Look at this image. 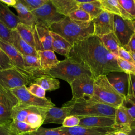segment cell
<instances>
[{
	"label": "cell",
	"mask_w": 135,
	"mask_h": 135,
	"mask_svg": "<svg viewBox=\"0 0 135 135\" xmlns=\"http://www.w3.org/2000/svg\"><path fill=\"white\" fill-rule=\"evenodd\" d=\"M15 30L23 40L31 46L35 48L34 37L31 25L19 23Z\"/></svg>",
	"instance_id": "obj_32"
},
{
	"label": "cell",
	"mask_w": 135,
	"mask_h": 135,
	"mask_svg": "<svg viewBox=\"0 0 135 135\" xmlns=\"http://www.w3.org/2000/svg\"><path fill=\"white\" fill-rule=\"evenodd\" d=\"M118 131H117V132H112V133H111L108 135H117V132Z\"/></svg>",
	"instance_id": "obj_55"
},
{
	"label": "cell",
	"mask_w": 135,
	"mask_h": 135,
	"mask_svg": "<svg viewBox=\"0 0 135 135\" xmlns=\"http://www.w3.org/2000/svg\"><path fill=\"white\" fill-rule=\"evenodd\" d=\"M117 62L119 67L127 74L135 75V64L126 61L119 56L117 57Z\"/></svg>",
	"instance_id": "obj_37"
},
{
	"label": "cell",
	"mask_w": 135,
	"mask_h": 135,
	"mask_svg": "<svg viewBox=\"0 0 135 135\" xmlns=\"http://www.w3.org/2000/svg\"><path fill=\"white\" fill-rule=\"evenodd\" d=\"M77 2L78 3V8L81 9L88 13L92 20L97 17L103 11L101 7L100 0H77Z\"/></svg>",
	"instance_id": "obj_28"
},
{
	"label": "cell",
	"mask_w": 135,
	"mask_h": 135,
	"mask_svg": "<svg viewBox=\"0 0 135 135\" xmlns=\"http://www.w3.org/2000/svg\"><path fill=\"white\" fill-rule=\"evenodd\" d=\"M124 97L111 85L106 75L94 79L93 94L89 97L93 100L116 109L122 104Z\"/></svg>",
	"instance_id": "obj_4"
},
{
	"label": "cell",
	"mask_w": 135,
	"mask_h": 135,
	"mask_svg": "<svg viewBox=\"0 0 135 135\" xmlns=\"http://www.w3.org/2000/svg\"><path fill=\"white\" fill-rule=\"evenodd\" d=\"M130 54H131V55L133 60H134V61L135 62V53H130Z\"/></svg>",
	"instance_id": "obj_53"
},
{
	"label": "cell",
	"mask_w": 135,
	"mask_h": 135,
	"mask_svg": "<svg viewBox=\"0 0 135 135\" xmlns=\"http://www.w3.org/2000/svg\"><path fill=\"white\" fill-rule=\"evenodd\" d=\"M0 48L9 57L14 67L20 71L22 74L26 76L32 81V82H33L26 70L22 55L14 47V46L11 43L0 38Z\"/></svg>",
	"instance_id": "obj_13"
},
{
	"label": "cell",
	"mask_w": 135,
	"mask_h": 135,
	"mask_svg": "<svg viewBox=\"0 0 135 135\" xmlns=\"http://www.w3.org/2000/svg\"><path fill=\"white\" fill-rule=\"evenodd\" d=\"M36 135H68L64 132L59 129L56 128H44L40 127L38 129L34 131Z\"/></svg>",
	"instance_id": "obj_40"
},
{
	"label": "cell",
	"mask_w": 135,
	"mask_h": 135,
	"mask_svg": "<svg viewBox=\"0 0 135 135\" xmlns=\"http://www.w3.org/2000/svg\"><path fill=\"white\" fill-rule=\"evenodd\" d=\"M83 74H91V73L82 64L67 57L52 68L49 72V75L61 79L70 84L74 79Z\"/></svg>",
	"instance_id": "obj_6"
},
{
	"label": "cell",
	"mask_w": 135,
	"mask_h": 135,
	"mask_svg": "<svg viewBox=\"0 0 135 135\" xmlns=\"http://www.w3.org/2000/svg\"><path fill=\"white\" fill-rule=\"evenodd\" d=\"M27 89L28 91L33 95L38 98H46L45 97L46 91L44 90L39 85L33 82L30 84V86L28 87H27Z\"/></svg>",
	"instance_id": "obj_41"
},
{
	"label": "cell",
	"mask_w": 135,
	"mask_h": 135,
	"mask_svg": "<svg viewBox=\"0 0 135 135\" xmlns=\"http://www.w3.org/2000/svg\"><path fill=\"white\" fill-rule=\"evenodd\" d=\"M18 103L17 99L11 91L0 85V105L12 109Z\"/></svg>",
	"instance_id": "obj_31"
},
{
	"label": "cell",
	"mask_w": 135,
	"mask_h": 135,
	"mask_svg": "<svg viewBox=\"0 0 135 135\" xmlns=\"http://www.w3.org/2000/svg\"><path fill=\"white\" fill-rule=\"evenodd\" d=\"M120 5L131 17L135 19V0H118Z\"/></svg>",
	"instance_id": "obj_38"
},
{
	"label": "cell",
	"mask_w": 135,
	"mask_h": 135,
	"mask_svg": "<svg viewBox=\"0 0 135 135\" xmlns=\"http://www.w3.org/2000/svg\"><path fill=\"white\" fill-rule=\"evenodd\" d=\"M94 78L91 74H83L73 80L71 86L73 99L91 97L94 92Z\"/></svg>",
	"instance_id": "obj_8"
},
{
	"label": "cell",
	"mask_w": 135,
	"mask_h": 135,
	"mask_svg": "<svg viewBox=\"0 0 135 135\" xmlns=\"http://www.w3.org/2000/svg\"><path fill=\"white\" fill-rule=\"evenodd\" d=\"M59 128L68 135H108L111 133L118 131L113 128L89 127L80 126L72 128H66L61 126Z\"/></svg>",
	"instance_id": "obj_15"
},
{
	"label": "cell",
	"mask_w": 135,
	"mask_h": 135,
	"mask_svg": "<svg viewBox=\"0 0 135 135\" xmlns=\"http://www.w3.org/2000/svg\"><path fill=\"white\" fill-rule=\"evenodd\" d=\"M51 35L52 38V46L53 51L56 52L66 57L70 53L73 45L63 37L54 32L51 31Z\"/></svg>",
	"instance_id": "obj_25"
},
{
	"label": "cell",
	"mask_w": 135,
	"mask_h": 135,
	"mask_svg": "<svg viewBox=\"0 0 135 135\" xmlns=\"http://www.w3.org/2000/svg\"><path fill=\"white\" fill-rule=\"evenodd\" d=\"M11 31L0 21V38L11 43Z\"/></svg>",
	"instance_id": "obj_44"
},
{
	"label": "cell",
	"mask_w": 135,
	"mask_h": 135,
	"mask_svg": "<svg viewBox=\"0 0 135 135\" xmlns=\"http://www.w3.org/2000/svg\"><path fill=\"white\" fill-rule=\"evenodd\" d=\"M21 135H36V134H35L34 131V132H28V133H26L25 134H23Z\"/></svg>",
	"instance_id": "obj_52"
},
{
	"label": "cell",
	"mask_w": 135,
	"mask_h": 135,
	"mask_svg": "<svg viewBox=\"0 0 135 135\" xmlns=\"http://www.w3.org/2000/svg\"><path fill=\"white\" fill-rule=\"evenodd\" d=\"M131 121L126 109L121 105L116 109L113 128L118 131L128 133L131 130Z\"/></svg>",
	"instance_id": "obj_19"
},
{
	"label": "cell",
	"mask_w": 135,
	"mask_h": 135,
	"mask_svg": "<svg viewBox=\"0 0 135 135\" xmlns=\"http://www.w3.org/2000/svg\"><path fill=\"white\" fill-rule=\"evenodd\" d=\"M124 49L130 53H135V34H134L131 37L127 45Z\"/></svg>",
	"instance_id": "obj_47"
},
{
	"label": "cell",
	"mask_w": 135,
	"mask_h": 135,
	"mask_svg": "<svg viewBox=\"0 0 135 135\" xmlns=\"http://www.w3.org/2000/svg\"><path fill=\"white\" fill-rule=\"evenodd\" d=\"M9 127L11 131L14 135H21L36 131L28 124L15 120H13Z\"/></svg>",
	"instance_id": "obj_34"
},
{
	"label": "cell",
	"mask_w": 135,
	"mask_h": 135,
	"mask_svg": "<svg viewBox=\"0 0 135 135\" xmlns=\"http://www.w3.org/2000/svg\"><path fill=\"white\" fill-rule=\"evenodd\" d=\"M128 93L135 97V75L128 74Z\"/></svg>",
	"instance_id": "obj_46"
},
{
	"label": "cell",
	"mask_w": 135,
	"mask_h": 135,
	"mask_svg": "<svg viewBox=\"0 0 135 135\" xmlns=\"http://www.w3.org/2000/svg\"><path fill=\"white\" fill-rule=\"evenodd\" d=\"M67 57L82 64L94 79L113 72H123L118 65L117 56L105 47L99 37L94 35L74 43Z\"/></svg>",
	"instance_id": "obj_1"
},
{
	"label": "cell",
	"mask_w": 135,
	"mask_h": 135,
	"mask_svg": "<svg viewBox=\"0 0 135 135\" xmlns=\"http://www.w3.org/2000/svg\"><path fill=\"white\" fill-rule=\"evenodd\" d=\"M114 31L121 46L126 47L131 36L134 34L132 20L122 18L120 16L113 15Z\"/></svg>",
	"instance_id": "obj_11"
},
{
	"label": "cell",
	"mask_w": 135,
	"mask_h": 135,
	"mask_svg": "<svg viewBox=\"0 0 135 135\" xmlns=\"http://www.w3.org/2000/svg\"><path fill=\"white\" fill-rule=\"evenodd\" d=\"M72 108L70 115L78 116L79 118L87 117L104 116L115 117L116 108L98 102L89 97L77 99H72L63 104Z\"/></svg>",
	"instance_id": "obj_3"
},
{
	"label": "cell",
	"mask_w": 135,
	"mask_h": 135,
	"mask_svg": "<svg viewBox=\"0 0 135 135\" xmlns=\"http://www.w3.org/2000/svg\"><path fill=\"white\" fill-rule=\"evenodd\" d=\"M0 2L5 4L7 6H10L13 7L16 4L17 0H0Z\"/></svg>",
	"instance_id": "obj_49"
},
{
	"label": "cell",
	"mask_w": 135,
	"mask_h": 135,
	"mask_svg": "<svg viewBox=\"0 0 135 135\" xmlns=\"http://www.w3.org/2000/svg\"><path fill=\"white\" fill-rule=\"evenodd\" d=\"M117 135H129V134L127 133H126V132H121V131H118L117 132Z\"/></svg>",
	"instance_id": "obj_51"
},
{
	"label": "cell",
	"mask_w": 135,
	"mask_h": 135,
	"mask_svg": "<svg viewBox=\"0 0 135 135\" xmlns=\"http://www.w3.org/2000/svg\"><path fill=\"white\" fill-rule=\"evenodd\" d=\"M80 120V118L78 116L70 115L64 119L62 126L66 128H72L78 126L79 124Z\"/></svg>",
	"instance_id": "obj_42"
},
{
	"label": "cell",
	"mask_w": 135,
	"mask_h": 135,
	"mask_svg": "<svg viewBox=\"0 0 135 135\" xmlns=\"http://www.w3.org/2000/svg\"><path fill=\"white\" fill-rule=\"evenodd\" d=\"M68 17L72 20L82 22H90L92 21L88 13L79 8L71 13Z\"/></svg>",
	"instance_id": "obj_35"
},
{
	"label": "cell",
	"mask_w": 135,
	"mask_h": 135,
	"mask_svg": "<svg viewBox=\"0 0 135 135\" xmlns=\"http://www.w3.org/2000/svg\"><path fill=\"white\" fill-rule=\"evenodd\" d=\"M13 7L17 13V16L20 23L28 25H33L37 23L35 16L20 0H17V2Z\"/></svg>",
	"instance_id": "obj_26"
},
{
	"label": "cell",
	"mask_w": 135,
	"mask_h": 135,
	"mask_svg": "<svg viewBox=\"0 0 135 135\" xmlns=\"http://www.w3.org/2000/svg\"><path fill=\"white\" fill-rule=\"evenodd\" d=\"M129 135H135V127L131 128L130 131L128 133Z\"/></svg>",
	"instance_id": "obj_50"
},
{
	"label": "cell",
	"mask_w": 135,
	"mask_h": 135,
	"mask_svg": "<svg viewBox=\"0 0 135 135\" xmlns=\"http://www.w3.org/2000/svg\"><path fill=\"white\" fill-rule=\"evenodd\" d=\"M118 56L126 61H127L135 64V62L133 60L130 53L122 46H120L119 49Z\"/></svg>",
	"instance_id": "obj_45"
},
{
	"label": "cell",
	"mask_w": 135,
	"mask_h": 135,
	"mask_svg": "<svg viewBox=\"0 0 135 135\" xmlns=\"http://www.w3.org/2000/svg\"><path fill=\"white\" fill-rule=\"evenodd\" d=\"M113 73L106 75L108 81L120 94L126 96L128 89V74L124 72Z\"/></svg>",
	"instance_id": "obj_20"
},
{
	"label": "cell",
	"mask_w": 135,
	"mask_h": 135,
	"mask_svg": "<svg viewBox=\"0 0 135 135\" xmlns=\"http://www.w3.org/2000/svg\"><path fill=\"white\" fill-rule=\"evenodd\" d=\"M105 47L112 54L118 56V50L120 45L114 32L100 37Z\"/></svg>",
	"instance_id": "obj_29"
},
{
	"label": "cell",
	"mask_w": 135,
	"mask_h": 135,
	"mask_svg": "<svg viewBox=\"0 0 135 135\" xmlns=\"http://www.w3.org/2000/svg\"><path fill=\"white\" fill-rule=\"evenodd\" d=\"M31 83L29 78L14 67L0 70V85L6 89L10 90Z\"/></svg>",
	"instance_id": "obj_7"
},
{
	"label": "cell",
	"mask_w": 135,
	"mask_h": 135,
	"mask_svg": "<svg viewBox=\"0 0 135 135\" xmlns=\"http://www.w3.org/2000/svg\"><path fill=\"white\" fill-rule=\"evenodd\" d=\"M10 91L17 99L20 103L44 108L55 107L50 99L41 98L32 94L28 91L26 86L14 88Z\"/></svg>",
	"instance_id": "obj_9"
},
{
	"label": "cell",
	"mask_w": 135,
	"mask_h": 135,
	"mask_svg": "<svg viewBox=\"0 0 135 135\" xmlns=\"http://www.w3.org/2000/svg\"><path fill=\"white\" fill-rule=\"evenodd\" d=\"M132 23H133V28H134V34H135V19L132 20Z\"/></svg>",
	"instance_id": "obj_54"
},
{
	"label": "cell",
	"mask_w": 135,
	"mask_h": 135,
	"mask_svg": "<svg viewBox=\"0 0 135 135\" xmlns=\"http://www.w3.org/2000/svg\"><path fill=\"white\" fill-rule=\"evenodd\" d=\"M52 4L60 14L68 16L71 13L78 9L77 0H51Z\"/></svg>",
	"instance_id": "obj_27"
},
{
	"label": "cell",
	"mask_w": 135,
	"mask_h": 135,
	"mask_svg": "<svg viewBox=\"0 0 135 135\" xmlns=\"http://www.w3.org/2000/svg\"><path fill=\"white\" fill-rule=\"evenodd\" d=\"M25 67L30 76L34 80L41 76L49 75L41 68L38 56L30 55H22Z\"/></svg>",
	"instance_id": "obj_17"
},
{
	"label": "cell",
	"mask_w": 135,
	"mask_h": 135,
	"mask_svg": "<svg viewBox=\"0 0 135 135\" xmlns=\"http://www.w3.org/2000/svg\"><path fill=\"white\" fill-rule=\"evenodd\" d=\"M92 21L94 27V35L100 37L104 35L113 32V14L103 11Z\"/></svg>",
	"instance_id": "obj_14"
},
{
	"label": "cell",
	"mask_w": 135,
	"mask_h": 135,
	"mask_svg": "<svg viewBox=\"0 0 135 135\" xmlns=\"http://www.w3.org/2000/svg\"><path fill=\"white\" fill-rule=\"evenodd\" d=\"M46 109L18 103L12 109V119L24 122L36 130L43 124Z\"/></svg>",
	"instance_id": "obj_5"
},
{
	"label": "cell",
	"mask_w": 135,
	"mask_h": 135,
	"mask_svg": "<svg viewBox=\"0 0 135 135\" xmlns=\"http://www.w3.org/2000/svg\"><path fill=\"white\" fill-rule=\"evenodd\" d=\"M0 21L9 30L15 29L20 23L17 15H15L5 4L0 2Z\"/></svg>",
	"instance_id": "obj_23"
},
{
	"label": "cell",
	"mask_w": 135,
	"mask_h": 135,
	"mask_svg": "<svg viewBox=\"0 0 135 135\" xmlns=\"http://www.w3.org/2000/svg\"><path fill=\"white\" fill-rule=\"evenodd\" d=\"M102 11L120 16L123 19L133 20L131 17L120 5L118 0H100Z\"/></svg>",
	"instance_id": "obj_22"
},
{
	"label": "cell",
	"mask_w": 135,
	"mask_h": 135,
	"mask_svg": "<svg viewBox=\"0 0 135 135\" xmlns=\"http://www.w3.org/2000/svg\"><path fill=\"white\" fill-rule=\"evenodd\" d=\"M31 12L35 16L37 23L44 25L49 29L52 24L65 17L56 12L51 0Z\"/></svg>",
	"instance_id": "obj_10"
},
{
	"label": "cell",
	"mask_w": 135,
	"mask_h": 135,
	"mask_svg": "<svg viewBox=\"0 0 135 135\" xmlns=\"http://www.w3.org/2000/svg\"><path fill=\"white\" fill-rule=\"evenodd\" d=\"M20 2L31 12L37 9L49 0H20Z\"/></svg>",
	"instance_id": "obj_39"
},
{
	"label": "cell",
	"mask_w": 135,
	"mask_h": 135,
	"mask_svg": "<svg viewBox=\"0 0 135 135\" xmlns=\"http://www.w3.org/2000/svg\"><path fill=\"white\" fill-rule=\"evenodd\" d=\"M31 26L36 51H53L52 46V38L50 29L38 23H36L35 24L31 25Z\"/></svg>",
	"instance_id": "obj_12"
},
{
	"label": "cell",
	"mask_w": 135,
	"mask_h": 135,
	"mask_svg": "<svg viewBox=\"0 0 135 135\" xmlns=\"http://www.w3.org/2000/svg\"><path fill=\"white\" fill-rule=\"evenodd\" d=\"M12 109L0 105V125L9 126L13 121L11 117Z\"/></svg>",
	"instance_id": "obj_36"
},
{
	"label": "cell",
	"mask_w": 135,
	"mask_h": 135,
	"mask_svg": "<svg viewBox=\"0 0 135 135\" xmlns=\"http://www.w3.org/2000/svg\"><path fill=\"white\" fill-rule=\"evenodd\" d=\"M11 44L22 55L37 56V51L32 46L23 40L15 29L11 31Z\"/></svg>",
	"instance_id": "obj_21"
},
{
	"label": "cell",
	"mask_w": 135,
	"mask_h": 135,
	"mask_svg": "<svg viewBox=\"0 0 135 135\" xmlns=\"http://www.w3.org/2000/svg\"><path fill=\"white\" fill-rule=\"evenodd\" d=\"M37 54L42 69L49 75V71L56 65L60 61L57 59L54 52L51 50L38 51Z\"/></svg>",
	"instance_id": "obj_24"
},
{
	"label": "cell",
	"mask_w": 135,
	"mask_h": 135,
	"mask_svg": "<svg viewBox=\"0 0 135 135\" xmlns=\"http://www.w3.org/2000/svg\"><path fill=\"white\" fill-rule=\"evenodd\" d=\"M126 110L131 121V128L135 127V97L127 94L121 104Z\"/></svg>",
	"instance_id": "obj_33"
},
{
	"label": "cell",
	"mask_w": 135,
	"mask_h": 135,
	"mask_svg": "<svg viewBox=\"0 0 135 135\" xmlns=\"http://www.w3.org/2000/svg\"><path fill=\"white\" fill-rule=\"evenodd\" d=\"M33 83L39 85L45 91H54L60 88V81L50 75H43L37 78Z\"/></svg>",
	"instance_id": "obj_30"
},
{
	"label": "cell",
	"mask_w": 135,
	"mask_h": 135,
	"mask_svg": "<svg viewBox=\"0 0 135 135\" xmlns=\"http://www.w3.org/2000/svg\"><path fill=\"white\" fill-rule=\"evenodd\" d=\"M79 126L89 127L113 128L114 118L104 116L87 117L80 118Z\"/></svg>",
	"instance_id": "obj_18"
},
{
	"label": "cell",
	"mask_w": 135,
	"mask_h": 135,
	"mask_svg": "<svg viewBox=\"0 0 135 135\" xmlns=\"http://www.w3.org/2000/svg\"><path fill=\"white\" fill-rule=\"evenodd\" d=\"M50 30L63 37L73 45L76 42L93 35L94 27L92 21L90 22H82L65 16L52 24Z\"/></svg>",
	"instance_id": "obj_2"
},
{
	"label": "cell",
	"mask_w": 135,
	"mask_h": 135,
	"mask_svg": "<svg viewBox=\"0 0 135 135\" xmlns=\"http://www.w3.org/2000/svg\"><path fill=\"white\" fill-rule=\"evenodd\" d=\"M13 67L14 66L9 57L0 48V70Z\"/></svg>",
	"instance_id": "obj_43"
},
{
	"label": "cell",
	"mask_w": 135,
	"mask_h": 135,
	"mask_svg": "<svg viewBox=\"0 0 135 135\" xmlns=\"http://www.w3.org/2000/svg\"><path fill=\"white\" fill-rule=\"evenodd\" d=\"M9 126L0 125V135H14L11 131Z\"/></svg>",
	"instance_id": "obj_48"
},
{
	"label": "cell",
	"mask_w": 135,
	"mask_h": 135,
	"mask_svg": "<svg viewBox=\"0 0 135 135\" xmlns=\"http://www.w3.org/2000/svg\"><path fill=\"white\" fill-rule=\"evenodd\" d=\"M72 108L62 105L61 108L53 107L46 109L44 124L56 123L62 124L64 119L70 115Z\"/></svg>",
	"instance_id": "obj_16"
}]
</instances>
